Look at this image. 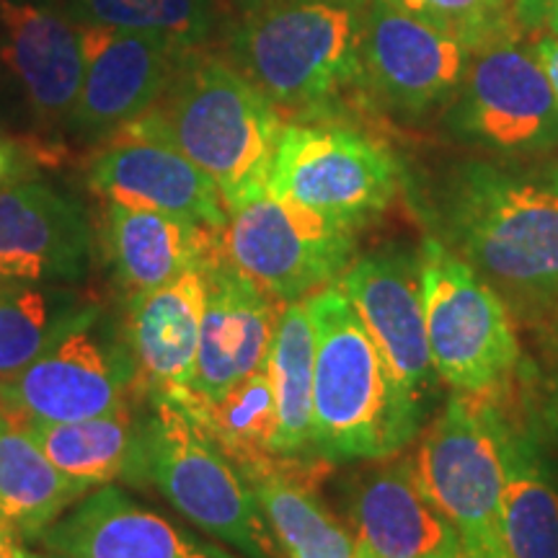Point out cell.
I'll list each match as a JSON object with an SVG mask.
<instances>
[{
	"label": "cell",
	"mask_w": 558,
	"mask_h": 558,
	"mask_svg": "<svg viewBox=\"0 0 558 558\" xmlns=\"http://www.w3.org/2000/svg\"><path fill=\"white\" fill-rule=\"evenodd\" d=\"M90 488L54 469L21 424L0 414V512L37 543Z\"/></svg>",
	"instance_id": "obj_27"
},
{
	"label": "cell",
	"mask_w": 558,
	"mask_h": 558,
	"mask_svg": "<svg viewBox=\"0 0 558 558\" xmlns=\"http://www.w3.org/2000/svg\"><path fill=\"white\" fill-rule=\"evenodd\" d=\"M3 58L41 122H68L86 75L83 32L52 9L0 0Z\"/></svg>",
	"instance_id": "obj_21"
},
{
	"label": "cell",
	"mask_w": 558,
	"mask_h": 558,
	"mask_svg": "<svg viewBox=\"0 0 558 558\" xmlns=\"http://www.w3.org/2000/svg\"><path fill=\"white\" fill-rule=\"evenodd\" d=\"M369 0H271L241 19L230 62L292 120H339L365 99Z\"/></svg>",
	"instance_id": "obj_4"
},
{
	"label": "cell",
	"mask_w": 558,
	"mask_h": 558,
	"mask_svg": "<svg viewBox=\"0 0 558 558\" xmlns=\"http://www.w3.org/2000/svg\"><path fill=\"white\" fill-rule=\"evenodd\" d=\"M357 233L267 190L228 209L222 248L271 298L298 303L344 275Z\"/></svg>",
	"instance_id": "obj_10"
},
{
	"label": "cell",
	"mask_w": 558,
	"mask_h": 558,
	"mask_svg": "<svg viewBox=\"0 0 558 558\" xmlns=\"http://www.w3.org/2000/svg\"><path fill=\"white\" fill-rule=\"evenodd\" d=\"M54 469L88 488L128 481L143 486L145 399L132 396L101 416L58 424H26Z\"/></svg>",
	"instance_id": "obj_23"
},
{
	"label": "cell",
	"mask_w": 558,
	"mask_h": 558,
	"mask_svg": "<svg viewBox=\"0 0 558 558\" xmlns=\"http://www.w3.org/2000/svg\"><path fill=\"white\" fill-rule=\"evenodd\" d=\"M383 357L418 407L437 390L418 284V251L386 246L360 256L339 279Z\"/></svg>",
	"instance_id": "obj_13"
},
{
	"label": "cell",
	"mask_w": 558,
	"mask_h": 558,
	"mask_svg": "<svg viewBox=\"0 0 558 558\" xmlns=\"http://www.w3.org/2000/svg\"><path fill=\"white\" fill-rule=\"evenodd\" d=\"M284 117L233 62L186 50L163 96L117 135L184 153L218 184L226 207L267 192Z\"/></svg>",
	"instance_id": "obj_2"
},
{
	"label": "cell",
	"mask_w": 558,
	"mask_h": 558,
	"mask_svg": "<svg viewBox=\"0 0 558 558\" xmlns=\"http://www.w3.org/2000/svg\"><path fill=\"white\" fill-rule=\"evenodd\" d=\"M313 463L324 460L279 458L267 469L251 473L246 484L284 558H357L354 535L316 494Z\"/></svg>",
	"instance_id": "obj_25"
},
{
	"label": "cell",
	"mask_w": 558,
	"mask_h": 558,
	"mask_svg": "<svg viewBox=\"0 0 558 558\" xmlns=\"http://www.w3.org/2000/svg\"><path fill=\"white\" fill-rule=\"evenodd\" d=\"M357 558H369L367 554H362V550H357Z\"/></svg>",
	"instance_id": "obj_38"
},
{
	"label": "cell",
	"mask_w": 558,
	"mask_h": 558,
	"mask_svg": "<svg viewBox=\"0 0 558 558\" xmlns=\"http://www.w3.org/2000/svg\"><path fill=\"white\" fill-rule=\"evenodd\" d=\"M347 514L357 550L369 558H465L458 530L424 492L409 460L354 478Z\"/></svg>",
	"instance_id": "obj_19"
},
{
	"label": "cell",
	"mask_w": 558,
	"mask_h": 558,
	"mask_svg": "<svg viewBox=\"0 0 558 558\" xmlns=\"http://www.w3.org/2000/svg\"><path fill=\"white\" fill-rule=\"evenodd\" d=\"M34 173V166L29 160V153L16 140L0 132V190H9L21 181H29Z\"/></svg>",
	"instance_id": "obj_33"
},
{
	"label": "cell",
	"mask_w": 558,
	"mask_h": 558,
	"mask_svg": "<svg viewBox=\"0 0 558 558\" xmlns=\"http://www.w3.org/2000/svg\"><path fill=\"white\" fill-rule=\"evenodd\" d=\"M435 226L505 303L527 316L558 305V160L538 169L458 163L437 190Z\"/></svg>",
	"instance_id": "obj_1"
},
{
	"label": "cell",
	"mask_w": 558,
	"mask_h": 558,
	"mask_svg": "<svg viewBox=\"0 0 558 558\" xmlns=\"http://www.w3.org/2000/svg\"><path fill=\"white\" fill-rule=\"evenodd\" d=\"M471 52L414 13L369 0L362 37L367 99L393 114L418 120L452 101L463 83Z\"/></svg>",
	"instance_id": "obj_12"
},
{
	"label": "cell",
	"mask_w": 558,
	"mask_h": 558,
	"mask_svg": "<svg viewBox=\"0 0 558 558\" xmlns=\"http://www.w3.org/2000/svg\"><path fill=\"white\" fill-rule=\"evenodd\" d=\"M418 284L437 378L465 396L505 388L520 369V344L499 292L437 235L418 248Z\"/></svg>",
	"instance_id": "obj_6"
},
{
	"label": "cell",
	"mask_w": 558,
	"mask_h": 558,
	"mask_svg": "<svg viewBox=\"0 0 558 558\" xmlns=\"http://www.w3.org/2000/svg\"><path fill=\"white\" fill-rule=\"evenodd\" d=\"M396 153L341 120H290L279 132L267 190L279 199L362 230L401 192Z\"/></svg>",
	"instance_id": "obj_7"
},
{
	"label": "cell",
	"mask_w": 558,
	"mask_h": 558,
	"mask_svg": "<svg viewBox=\"0 0 558 558\" xmlns=\"http://www.w3.org/2000/svg\"><path fill=\"white\" fill-rule=\"evenodd\" d=\"M205 295V271L190 269L163 288L128 300L124 337L143 396H177L194 386Z\"/></svg>",
	"instance_id": "obj_20"
},
{
	"label": "cell",
	"mask_w": 558,
	"mask_h": 558,
	"mask_svg": "<svg viewBox=\"0 0 558 558\" xmlns=\"http://www.w3.org/2000/svg\"><path fill=\"white\" fill-rule=\"evenodd\" d=\"M533 50L538 54L543 70H546L550 88H554L558 101V37H548V34L533 37Z\"/></svg>",
	"instance_id": "obj_35"
},
{
	"label": "cell",
	"mask_w": 558,
	"mask_h": 558,
	"mask_svg": "<svg viewBox=\"0 0 558 558\" xmlns=\"http://www.w3.org/2000/svg\"><path fill=\"white\" fill-rule=\"evenodd\" d=\"M37 543L45 558H239L114 484L90 488Z\"/></svg>",
	"instance_id": "obj_15"
},
{
	"label": "cell",
	"mask_w": 558,
	"mask_h": 558,
	"mask_svg": "<svg viewBox=\"0 0 558 558\" xmlns=\"http://www.w3.org/2000/svg\"><path fill=\"white\" fill-rule=\"evenodd\" d=\"M137 393L124 324L90 300L37 360L0 380V414L21 427L78 422L107 414Z\"/></svg>",
	"instance_id": "obj_8"
},
{
	"label": "cell",
	"mask_w": 558,
	"mask_h": 558,
	"mask_svg": "<svg viewBox=\"0 0 558 558\" xmlns=\"http://www.w3.org/2000/svg\"><path fill=\"white\" fill-rule=\"evenodd\" d=\"M86 75L73 124L83 137H114L163 96L186 50L150 34L81 26Z\"/></svg>",
	"instance_id": "obj_16"
},
{
	"label": "cell",
	"mask_w": 558,
	"mask_h": 558,
	"mask_svg": "<svg viewBox=\"0 0 558 558\" xmlns=\"http://www.w3.org/2000/svg\"><path fill=\"white\" fill-rule=\"evenodd\" d=\"M0 558H45V554L29 548V541L3 512H0Z\"/></svg>",
	"instance_id": "obj_34"
},
{
	"label": "cell",
	"mask_w": 558,
	"mask_h": 558,
	"mask_svg": "<svg viewBox=\"0 0 558 558\" xmlns=\"http://www.w3.org/2000/svg\"><path fill=\"white\" fill-rule=\"evenodd\" d=\"M267 3H271V0H230V5H233L241 16H248V13L264 9Z\"/></svg>",
	"instance_id": "obj_37"
},
{
	"label": "cell",
	"mask_w": 558,
	"mask_h": 558,
	"mask_svg": "<svg viewBox=\"0 0 558 558\" xmlns=\"http://www.w3.org/2000/svg\"><path fill=\"white\" fill-rule=\"evenodd\" d=\"M171 399L190 411L197 427L241 473L243 481L279 460L271 452V439L277 432V399L269 360L220 399H199L192 390Z\"/></svg>",
	"instance_id": "obj_26"
},
{
	"label": "cell",
	"mask_w": 558,
	"mask_h": 558,
	"mask_svg": "<svg viewBox=\"0 0 558 558\" xmlns=\"http://www.w3.org/2000/svg\"><path fill=\"white\" fill-rule=\"evenodd\" d=\"M313 362L316 339L305 300L288 303L279 313L269 369L275 380L277 432L271 452L279 458L316 460L313 445Z\"/></svg>",
	"instance_id": "obj_28"
},
{
	"label": "cell",
	"mask_w": 558,
	"mask_h": 558,
	"mask_svg": "<svg viewBox=\"0 0 558 558\" xmlns=\"http://www.w3.org/2000/svg\"><path fill=\"white\" fill-rule=\"evenodd\" d=\"M104 243L117 284L130 300L205 267L222 251V230L109 202Z\"/></svg>",
	"instance_id": "obj_22"
},
{
	"label": "cell",
	"mask_w": 558,
	"mask_h": 558,
	"mask_svg": "<svg viewBox=\"0 0 558 558\" xmlns=\"http://www.w3.org/2000/svg\"><path fill=\"white\" fill-rule=\"evenodd\" d=\"M81 26L150 34L179 50H205L218 29L215 0H73Z\"/></svg>",
	"instance_id": "obj_30"
},
{
	"label": "cell",
	"mask_w": 558,
	"mask_h": 558,
	"mask_svg": "<svg viewBox=\"0 0 558 558\" xmlns=\"http://www.w3.org/2000/svg\"><path fill=\"white\" fill-rule=\"evenodd\" d=\"M388 3L448 32L450 37L463 41L469 52L499 39L522 37L514 21L512 0H388Z\"/></svg>",
	"instance_id": "obj_31"
},
{
	"label": "cell",
	"mask_w": 558,
	"mask_h": 558,
	"mask_svg": "<svg viewBox=\"0 0 558 558\" xmlns=\"http://www.w3.org/2000/svg\"><path fill=\"white\" fill-rule=\"evenodd\" d=\"M143 399V486L156 488L181 518L241 556L284 558L251 486L190 411L171 396Z\"/></svg>",
	"instance_id": "obj_5"
},
{
	"label": "cell",
	"mask_w": 558,
	"mask_h": 558,
	"mask_svg": "<svg viewBox=\"0 0 558 558\" xmlns=\"http://www.w3.org/2000/svg\"><path fill=\"white\" fill-rule=\"evenodd\" d=\"M88 186L107 202L156 209L226 230L228 207L213 179L184 153L156 140L114 135L88 163Z\"/></svg>",
	"instance_id": "obj_18"
},
{
	"label": "cell",
	"mask_w": 558,
	"mask_h": 558,
	"mask_svg": "<svg viewBox=\"0 0 558 558\" xmlns=\"http://www.w3.org/2000/svg\"><path fill=\"white\" fill-rule=\"evenodd\" d=\"M499 411L492 396L456 393L416 450V476L458 530L465 558H507L501 541Z\"/></svg>",
	"instance_id": "obj_9"
},
{
	"label": "cell",
	"mask_w": 558,
	"mask_h": 558,
	"mask_svg": "<svg viewBox=\"0 0 558 558\" xmlns=\"http://www.w3.org/2000/svg\"><path fill=\"white\" fill-rule=\"evenodd\" d=\"M499 442L507 558H558V484L538 435L499 411Z\"/></svg>",
	"instance_id": "obj_24"
},
{
	"label": "cell",
	"mask_w": 558,
	"mask_h": 558,
	"mask_svg": "<svg viewBox=\"0 0 558 558\" xmlns=\"http://www.w3.org/2000/svg\"><path fill=\"white\" fill-rule=\"evenodd\" d=\"M205 316H202L197 375L190 388L199 399L215 401L246 380L269 360L279 303L256 279L228 259L226 248L205 267Z\"/></svg>",
	"instance_id": "obj_14"
},
{
	"label": "cell",
	"mask_w": 558,
	"mask_h": 558,
	"mask_svg": "<svg viewBox=\"0 0 558 558\" xmlns=\"http://www.w3.org/2000/svg\"><path fill=\"white\" fill-rule=\"evenodd\" d=\"M94 259L83 207L41 181L0 190V279L29 284H78Z\"/></svg>",
	"instance_id": "obj_17"
},
{
	"label": "cell",
	"mask_w": 558,
	"mask_h": 558,
	"mask_svg": "<svg viewBox=\"0 0 558 558\" xmlns=\"http://www.w3.org/2000/svg\"><path fill=\"white\" fill-rule=\"evenodd\" d=\"M88 303L75 284L0 279V380L37 360Z\"/></svg>",
	"instance_id": "obj_29"
},
{
	"label": "cell",
	"mask_w": 558,
	"mask_h": 558,
	"mask_svg": "<svg viewBox=\"0 0 558 558\" xmlns=\"http://www.w3.org/2000/svg\"><path fill=\"white\" fill-rule=\"evenodd\" d=\"M448 124L458 137L501 158L556 150L558 101L533 45L509 37L471 52Z\"/></svg>",
	"instance_id": "obj_11"
},
{
	"label": "cell",
	"mask_w": 558,
	"mask_h": 558,
	"mask_svg": "<svg viewBox=\"0 0 558 558\" xmlns=\"http://www.w3.org/2000/svg\"><path fill=\"white\" fill-rule=\"evenodd\" d=\"M316 339L313 445L324 463L388 460L416 439L424 409L383 357L339 282L305 298Z\"/></svg>",
	"instance_id": "obj_3"
},
{
	"label": "cell",
	"mask_w": 558,
	"mask_h": 558,
	"mask_svg": "<svg viewBox=\"0 0 558 558\" xmlns=\"http://www.w3.org/2000/svg\"><path fill=\"white\" fill-rule=\"evenodd\" d=\"M541 396H543V399H541L543 422H546L548 427L556 432V437H558V373L548 375V378L543 380Z\"/></svg>",
	"instance_id": "obj_36"
},
{
	"label": "cell",
	"mask_w": 558,
	"mask_h": 558,
	"mask_svg": "<svg viewBox=\"0 0 558 558\" xmlns=\"http://www.w3.org/2000/svg\"><path fill=\"white\" fill-rule=\"evenodd\" d=\"M512 11L522 34L558 37V0H512Z\"/></svg>",
	"instance_id": "obj_32"
}]
</instances>
